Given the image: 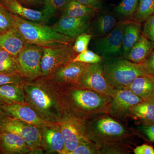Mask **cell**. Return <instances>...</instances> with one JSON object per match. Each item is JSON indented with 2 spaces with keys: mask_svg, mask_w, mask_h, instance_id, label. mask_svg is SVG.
I'll list each match as a JSON object with an SVG mask.
<instances>
[{
  "mask_svg": "<svg viewBox=\"0 0 154 154\" xmlns=\"http://www.w3.org/2000/svg\"><path fill=\"white\" fill-rule=\"evenodd\" d=\"M87 137L97 146L99 154H129L132 152L136 130L107 113L99 114L86 121Z\"/></svg>",
  "mask_w": 154,
  "mask_h": 154,
  "instance_id": "1",
  "label": "cell"
},
{
  "mask_svg": "<svg viewBox=\"0 0 154 154\" xmlns=\"http://www.w3.org/2000/svg\"><path fill=\"white\" fill-rule=\"evenodd\" d=\"M22 85L26 104L42 119L58 123L66 111L62 87L50 76H43Z\"/></svg>",
  "mask_w": 154,
  "mask_h": 154,
  "instance_id": "2",
  "label": "cell"
},
{
  "mask_svg": "<svg viewBox=\"0 0 154 154\" xmlns=\"http://www.w3.org/2000/svg\"><path fill=\"white\" fill-rule=\"evenodd\" d=\"M62 87L66 110L76 117L88 120L99 114H108L110 96L76 86Z\"/></svg>",
  "mask_w": 154,
  "mask_h": 154,
  "instance_id": "3",
  "label": "cell"
},
{
  "mask_svg": "<svg viewBox=\"0 0 154 154\" xmlns=\"http://www.w3.org/2000/svg\"><path fill=\"white\" fill-rule=\"evenodd\" d=\"M14 28L25 42L41 47L59 44H73L75 38L57 33L46 24L31 22L11 14Z\"/></svg>",
  "mask_w": 154,
  "mask_h": 154,
  "instance_id": "4",
  "label": "cell"
},
{
  "mask_svg": "<svg viewBox=\"0 0 154 154\" xmlns=\"http://www.w3.org/2000/svg\"><path fill=\"white\" fill-rule=\"evenodd\" d=\"M105 79L113 89L125 88L138 76L147 74L142 63H136L123 57L102 62Z\"/></svg>",
  "mask_w": 154,
  "mask_h": 154,
  "instance_id": "5",
  "label": "cell"
},
{
  "mask_svg": "<svg viewBox=\"0 0 154 154\" xmlns=\"http://www.w3.org/2000/svg\"><path fill=\"white\" fill-rule=\"evenodd\" d=\"M125 21H119L112 31L107 35L92 38V50L103 60L122 57V42Z\"/></svg>",
  "mask_w": 154,
  "mask_h": 154,
  "instance_id": "6",
  "label": "cell"
},
{
  "mask_svg": "<svg viewBox=\"0 0 154 154\" xmlns=\"http://www.w3.org/2000/svg\"><path fill=\"white\" fill-rule=\"evenodd\" d=\"M0 131L19 135L24 139L31 150V154H42V134L40 127L7 116L0 122Z\"/></svg>",
  "mask_w": 154,
  "mask_h": 154,
  "instance_id": "7",
  "label": "cell"
},
{
  "mask_svg": "<svg viewBox=\"0 0 154 154\" xmlns=\"http://www.w3.org/2000/svg\"><path fill=\"white\" fill-rule=\"evenodd\" d=\"M73 44H59L43 48L41 67L43 76H50L56 70L72 61L78 55Z\"/></svg>",
  "mask_w": 154,
  "mask_h": 154,
  "instance_id": "8",
  "label": "cell"
},
{
  "mask_svg": "<svg viewBox=\"0 0 154 154\" xmlns=\"http://www.w3.org/2000/svg\"><path fill=\"white\" fill-rule=\"evenodd\" d=\"M43 48L25 43L17 58L18 73L24 81H30L42 76L41 62Z\"/></svg>",
  "mask_w": 154,
  "mask_h": 154,
  "instance_id": "9",
  "label": "cell"
},
{
  "mask_svg": "<svg viewBox=\"0 0 154 154\" xmlns=\"http://www.w3.org/2000/svg\"><path fill=\"white\" fill-rule=\"evenodd\" d=\"M86 120L76 117L66 110L59 122L65 141V154H70L81 141L88 138Z\"/></svg>",
  "mask_w": 154,
  "mask_h": 154,
  "instance_id": "10",
  "label": "cell"
},
{
  "mask_svg": "<svg viewBox=\"0 0 154 154\" xmlns=\"http://www.w3.org/2000/svg\"><path fill=\"white\" fill-rule=\"evenodd\" d=\"M108 114L122 122L129 118L131 107L143 100L127 88L115 89L110 95Z\"/></svg>",
  "mask_w": 154,
  "mask_h": 154,
  "instance_id": "11",
  "label": "cell"
},
{
  "mask_svg": "<svg viewBox=\"0 0 154 154\" xmlns=\"http://www.w3.org/2000/svg\"><path fill=\"white\" fill-rule=\"evenodd\" d=\"M76 87L109 96L114 90L104 76L102 62L91 64Z\"/></svg>",
  "mask_w": 154,
  "mask_h": 154,
  "instance_id": "12",
  "label": "cell"
},
{
  "mask_svg": "<svg viewBox=\"0 0 154 154\" xmlns=\"http://www.w3.org/2000/svg\"><path fill=\"white\" fill-rule=\"evenodd\" d=\"M94 17H72L61 16L59 20L51 27L57 33L75 39L83 33H90L91 21Z\"/></svg>",
  "mask_w": 154,
  "mask_h": 154,
  "instance_id": "13",
  "label": "cell"
},
{
  "mask_svg": "<svg viewBox=\"0 0 154 154\" xmlns=\"http://www.w3.org/2000/svg\"><path fill=\"white\" fill-rule=\"evenodd\" d=\"M91 65L72 61L59 67L50 76L61 87L76 86Z\"/></svg>",
  "mask_w": 154,
  "mask_h": 154,
  "instance_id": "14",
  "label": "cell"
},
{
  "mask_svg": "<svg viewBox=\"0 0 154 154\" xmlns=\"http://www.w3.org/2000/svg\"><path fill=\"white\" fill-rule=\"evenodd\" d=\"M42 148L46 154H65V145L59 123L40 127Z\"/></svg>",
  "mask_w": 154,
  "mask_h": 154,
  "instance_id": "15",
  "label": "cell"
},
{
  "mask_svg": "<svg viewBox=\"0 0 154 154\" xmlns=\"http://www.w3.org/2000/svg\"><path fill=\"white\" fill-rule=\"evenodd\" d=\"M0 107L9 116L37 127L54 124L42 119L31 107L26 104L14 103L1 105Z\"/></svg>",
  "mask_w": 154,
  "mask_h": 154,
  "instance_id": "16",
  "label": "cell"
},
{
  "mask_svg": "<svg viewBox=\"0 0 154 154\" xmlns=\"http://www.w3.org/2000/svg\"><path fill=\"white\" fill-rule=\"evenodd\" d=\"M117 17L113 12L99 10L91 20L90 33L92 38H99L107 35L112 31L117 22Z\"/></svg>",
  "mask_w": 154,
  "mask_h": 154,
  "instance_id": "17",
  "label": "cell"
},
{
  "mask_svg": "<svg viewBox=\"0 0 154 154\" xmlns=\"http://www.w3.org/2000/svg\"><path fill=\"white\" fill-rule=\"evenodd\" d=\"M0 3L11 14L31 22L46 24L49 21L42 11L28 8L19 0H0Z\"/></svg>",
  "mask_w": 154,
  "mask_h": 154,
  "instance_id": "18",
  "label": "cell"
},
{
  "mask_svg": "<svg viewBox=\"0 0 154 154\" xmlns=\"http://www.w3.org/2000/svg\"><path fill=\"white\" fill-rule=\"evenodd\" d=\"M31 151L26 141L19 135L0 131V153L31 154Z\"/></svg>",
  "mask_w": 154,
  "mask_h": 154,
  "instance_id": "19",
  "label": "cell"
},
{
  "mask_svg": "<svg viewBox=\"0 0 154 154\" xmlns=\"http://www.w3.org/2000/svg\"><path fill=\"white\" fill-rule=\"evenodd\" d=\"M125 88L143 101L154 99V76L148 74L140 76Z\"/></svg>",
  "mask_w": 154,
  "mask_h": 154,
  "instance_id": "20",
  "label": "cell"
},
{
  "mask_svg": "<svg viewBox=\"0 0 154 154\" xmlns=\"http://www.w3.org/2000/svg\"><path fill=\"white\" fill-rule=\"evenodd\" d=\"M25 42L14 28L0 33V48L17 58L25 46Z\"/></svg>",
  "mask_w": 154,
  "mask_h": 154,
  "instance_id": "21",
  "label": "cell"
},
{
  "mask_svg": "<svg viewBox=\"0 0 154 154\" xmlns=\"http://www.w3.org/2000/svg\"><path fill=\"white\" fill-rule=\"evenodd\" d=\"M154 48V43L142 33L140 38L130 50L124 58L136 63L146 60Z\"/></svg>",
  "mask_w": 154,
  "mask_h": 154,
  "instance_id": "22",
  "label": "cell"
},
{
  "mask_svg": "<svg viewBox=\"0 0 154 154\" xmlns=\"http://www.w3.org/2000/svg\"><path fill=\"white\" fill-rule=\"evenodd\" d=\"M142 33L141 23L133 19L125 20L122 42V57L140 38Z\"/></svg>",
  "mask_w": 154,
  "mask_h": 154,
  "instance_id": "23",
  "label": "cell"
},
{
  "mask_svg": "<svg viewBox=\"0 0 154 154\" xmlns=\"http://www.w3.org/2000/svg\"><path fill=\"white\" fill-rule=\"evenodd\" d=\"M129 118L139 124H154V99L143 101L131 107Z\"/></svg>",
  "mask_w": 154,
  "mask_h": 154,
  "instance_id": "24",
  "label": "cell"
},
{
  "mask_svg": "<svg viewBox=\"0 0 154 154\" xmlns=\"http://www.w3.org/2000/svg\"><path fill=\"white\" fill-rule=\"evenodd\" d=\"M22 84L0 86V106L14 103L26 104Z\"/></svg>",
  "mask_w": 154,
  "mask_h": 154,
  "instance_id": "25",
  "label": "cell"
},
{
  "mask_svg": "<svg viewBox=\"0 0 154 154\" xmlns=\"http://www.w3.org/2000/svg\"><path fill=\"white\" fill-rule=\"evenodd\" d=\"M99 11V10L84 5L77 1H73L67 2L61 12V16L63 17H94Z\"/></svg>",
  "mask_w": 154,
  "mask_h": 154,
  "instance_id": "26",
  "label": "cell"
},
{
  "mask_svg": "<svg viewBox=\"0 0 154 154\" xmlns=\"http://www.w3.org/2000/svg\"><path fill=\"white\" fill-rule=\"evenodd\" d=\"M154 14V0H138L133 20L141 23Z\"/></svg>",
  "mask_w": 154,
  "mask_h": 154,
  "instance_id": "27",
  "label": "cell"
},
{
  "mask_svg": "<svg viewBox=\"0 0 154 154\" xmlns=\"http://www.w3.org/2000/svg\"><path fill=\"white\" fill-rule=\"evenodd\" d=\"M138 0H122L115 8L116 15L120 20L132 19L137 9Z\"/></svg>",
  "mask_w": 154,
  "mask_h": 154,
  "instance_id": "28",
  "label": "cell"
},
{
  "mask_svg": "<svg viewBox=\"0 0 154 154\" xmlns=\"http://www.w3.org/2000/svg\"><path fill=\"white\" fill-rule=\"evenodd\" d=\"M0 72L18 73L17 58L0 48Z\"/></svg>",
  "mask_w": 154,
  "mask_h": 154,
  "instance_id": "29",
  "label": "cell"
},
{
  "mask_svg": "<svg viewBox=\"0 0 154 154\" xmlns=\"http://www.w3.org/2000/svg\"><path fill=\"white\" fill-rule=\"evenodd\" d=\"M67 3V0H43V10L42 11L50 20L58 12L62 11Z\"/></svg>",
  "mask_w": 154,
  "mask_h": 154,
  "instance_id": "30",
  "label": "cell"
},
{
  "mask_svg": "<svg viewBox=\"0 0 154 154\" xmlns=\"http://www.w3.org/2000/svg\"><path fill=\"white\" fill-rule=\"evenodd\" d=\"M103 61V59L100 56L98 55L93 51L87 49L78 54L73 61L94 64L100 63L102 62Z\"/></svg>",
  "mask_w": 154,
  "mask_h": 154,
  "instance_id": "31",
  "label": "cell"
},
{
  "mask_svg": "<svg viewBox=\"0 0 154 154\" xmlns=\"http://www.w3.org/2000/svg\"><path fill=\"white\" fill-rule=\"evenodd\" d=\"M14 28V22L10 13L0 3V33H4Z\"/></svg>",
  "mask_w": 154,
  "mask_h": 154,
  "instance_id": "32",
  "label": "cell"
},
{
  "mask_svg": "<svg viewBox=\"0 0 154 154\" xmlns=\"http://www.w3.org/2000/svg\"><path fill=\"white\" fill-rule=\"evenodd\" d=\"M70 154H99V151L96 145L87 138L81 141Z\"/></svg>",
  "mask_w": 154,
  "mask_h": 154,
  "instance_id": "33",
  "label": "cell"
},
{
  "mask_svg": "<svg viewBox=\"0 0 154 154\" xmlns=\"http://www.w3.org/2000/svg\"><path fill=\"white\" fill-rule=\"evenodd\" d=\"M92 37V34L90 33H83L78 36L73 44L74 50L79 54L88 49V45Z\"/></svg>",
  "mask_w": 154,
  "mask_h": 154,
  "instance_id": "34",
  "label": "cell"
},
{
  "mask_svg": "<svg viewBox=\"0 0 154 154\" xmlns=\"http://www.w3.org/2000/svg\"><path fill=\"white\" fill-rule=\"evenodd\" d=\"M23 82V78L18 73L0 72V86L9 84L21 85Z\"/></svg>",
  "mask_w": 154,
  "mask_h": 154,
  "instance_id": "35",
  "label": "cell"
},
{
  "mask_svg": "<svg viewBox=\"0 0 154 154\" xmlns=\"http://www.w3.org/2000/svg\"><path fill=\"white\" fill-rule=\"evenodd\" d=\"M136 131L138 135H142L148 140L154 143V124H139Z\"/></svg>",
  "mask_w": 154,
  "mask_h": 154,
  "instance_id": "36",
  "label": "cell"
},
{
  "mask_svg": "<svg viewBox=\"0 0 154 154\" xmlns=\"http://www.w3.org/2000/svg\"><path fill=\"white\" fill-rule=\"evenodd\" d=\"M142 33L154 43V15L144 22Z\"/></svg>",
  "mask_w": 154,
  "mask_h": 154,
  "instance_id": "37",
  "label": "cell"
},
{
  "mask_svg": "<svg viewBox=\"0 0 154 154\" xmlns=\"http://www.w3.org/2000/svg\"><path fill=\"white\" fill-rule=\"evenodd\" d=\"M142 64L147 74L154 76V48Z\"/></svg>",
  "mask_w": 154,
  "mask_h": 154,
  "instance_id": "38",
  "label": "cell"
},
{
  "mask_svg": "<svg viewBox=\"0 0 154 154\" xmlns=\"http://www.w3.org/2000/svg\"><path fill=\"white\" fill-rule=\"evenodd\" d=\"M82 5L97 10L103 8L104 0H76Z\"/></svg>",
  "mask_w": 154,
  "mask_h": 154,
  "instance_id": "39",
  "label": "cell"
},
{
  "mask_svg": "<svg viewBox=\"0 0 154 154\" xmlns=\"http://www.w3.org/2000/svg\"><path fill=\"white\" fill-rule=\"evenodd\" d=\"M134 154H154V148L147 144L137 146L133 149Z\"/></svg>",
  "mask_w": 154,
  "mask_h": 154,
  "instance_id": "40",
  "label": "cell"
},
{
  "mask_svg": "<svg viewBox=\"0 0 154 154\" xmlns=\"http://www.w3.org/2000/svg\"><path fill=\"white\" fill-rule=\"evenodd\" d=\"M22 5L28 8H33L42 5L43 0H19Z\"/></svg>",
  "mask_w": 154,
  "mask_h": 154,
  "instance_id": "41",
  "label": "cell"
},
{
  "mask_svg": "<svg viewBox=\"0 0 154 154\" xmlns=\"http://www.w3.org/2000/svg\"><path fill=\"white\" fill-rule=\"evenodd\" d=\"M7 116H9L0 107V122L2 121L3 119L6 118Z\"/></svg>",
  "mask_w": 154,
  "mask_h": 154,
  "instance_id": "42",
  "label": "cell"
},
{
  "mask_svg": "<svg viewBox=\"0 0 154 154\" xmlns=\"http://www.w3.org/2000/svg\"><path fill=\"white\" fill-rule=\"evenodd\" d=\"M76 1V0H67V2H71V1Z\"/></svg>",
  "mask_w": 154,
  "mask_h": 154,
  "instance_id": "43",
  "label": "cell"
},
{
  "mask_svg": "<svg viewBox=\"0 0 154 154\" xmlns=\"http://www.w3.org/2000/svg\"></svg>",
  "mask_w": 154,
  "mask_h": 154,
  "instance_id": "44",
  "label": "cell"
}]
</instances>
